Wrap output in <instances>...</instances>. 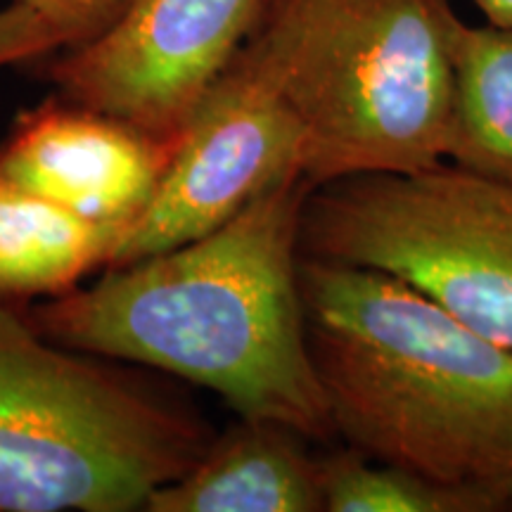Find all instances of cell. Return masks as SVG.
Returning <instances> with one entry per match:
<instances>
[{
    "label": "cell",
    "instance_id": "cell-4",
    "mask_svg": "<svg viewBox=\"0 0 512 512\" xmlns=\"http://www.w3.org/2000/svg\"><path fill=\"white\" fill-rule=\"evenodd\" d=\"M211 434L128 377L0 306V510L128 512L188 472Z\"/></svg>",
    "mask_w": 512,
    "mask_h": 512
},
{
    "label": "cell",
    "instance_id": "cell-8",
    "mask_svg": "<svg viewBox=\"0 0 512 512\" xmlns=\"http://www.w3.org/2000/svg\"><path fill=\"white\" fill-rule=\"evenodd\" d=\"M176 140L64 98L17 121L0 174L69 214L119 233L155 197Z\"/></svg>",
    "mask_w": 512,
    "mask_h": 512
},
{
    "label": "cell",
    "instance_id": "cell-2",
    "mask_svg": "<svg viewBox=\"0 0 512 512\" xmlns=\"http://www.w3.org/2000/svg\"><path fill=\"white\" fill-rule=\"evenodd\" d=\"M299 292L337 437L489 494L512 465V349L373 268L302 254Z\"/></svg>",
    "mask_w": 512,
    "mask_h": 512
},
{
    "label": "cell",
    "instance_id": "cell-5",
    "mask_svg": "<svg viewBox=\"0 0 512 512\" xmlns=\"http://www.w3.org/2000/svg\"><path fill=\"white\" fill-rule=\"evenodd\" d=\"M304 256L403 280L512 349V185L441 159L311 190Z\"/></svg>",
    "mask_w": 512,
    "mask_h": 512
},
{
    "label": "cell",
    "instance_id": "cell-9",
    "mask_svg": "<svg viewBox=\"0 0 512 512\" xmlns=\"http://www.w3.org/2000/svg\"><path fill=\"white\" fill-rule=\"evenodd\" d=\"M302 434L268 420L240 418L211 439L202 458L147 498L152 512H318L320 460Z\"/></svg>",
    "mask_w": 512,
    "mask_h": 512
},
{
    "label": "cell",
    "instance_id": "cell-1",
    "mask_svg": "<svg viewBox=\"0 0 512 512\" xmlns=\"http://www.w3.org/2000/svg\"><path fill=\"white\" fill-rule=\"evenodd\" d=\"M313 185L287 176L202 238L57 294L31 325L64 349L143 363L202 384L240 418L337 437L313 366L299 235Z\"/></svg>",
    "mask_w": 512,
    "mask_h": 512
},
{
    "label": "cell",
    "instance_id": "cell-14",
    "mask_svg": "<svg viewBox=\"0 0 512 512\" xmlns=\"http://www.w3.org/2000/svg\"><path fill=\"white\" fill-rule=\"evenodd\" d=\"M60 48L67 50V36L41 12L19 3H10V8L0 10V67L48 55Z\"/></svg>",
    "mask_w": 512,
    "mask_h": 512
},
{
    "label": "cell",
    "instance_id": "cell-7",
    "mask_svg": "<svg viewBox=\"0 0 512 512\" xmlns=\"http://www.w3.org/2000/svg\"><path fill=\"white\" fill-rule=\"evenodd\" d=\"M264 0H133L110 29L57 57L62 98L176 140L233 60Z\"/></svg>",
    "mask_w": 512,
    "mask_h": 512
},
{
    "label": "cell",
    "instance_id": "cell-12",
    "mask_svg": "<svg viewBox=\"0 0 512 512\" xmlns=\"http://www.w3.org/2000/svg\"><path fill=\"white\" fill-rule=\"evenodd\" d=\"M325 512H496L482 489L446 486L347 448L320 460Z\"/></svg>",
    "mask_w": 512,
    "mask_h": 512
},
{
    "label": "cell",
    "instance_id": "cell-3",
    "mask_svg": "<svg viewBox=\"0 0 512 512\" xmlns=\"http://www.w3.org/2000/svg\"><path fill=\"white\" fill-rule=\"evenodd\" d=\"M458 19L448 0H264L240 48L297 114L313 188L446 159Z\"/></svg>",
    "mask_w": 512,
    "mask_h": 512
},
{
    "label": "cell",
    "instance_id": "cell-6",
    "mask_svg": "<svg viewBox=\"0 0 512 512\" xmlns=\"http://www.w3.org/2000/svg\"><path fill=\"white\" fill-rule=\"evenodd\" d=\"M302 162L297 114L240 48L185 119L155 197L121 233L107 266L202 238L271 185L304 176Z\"/></svg>",
    "mask_w": 512,
    "mask_h": 512
},
{
    "label": "cell",
    "instance_id": "cell-15",
    "mask_svg": "<svg viewBox=\"0 0 512 512\" xmlns=\"http://www.w3.org/2000/svg\"><path fill=\"white\" fill-rule=\"evenodd\" d=\"M491 27L512 29V0H472Z\"/></svg>",
    "mask_w": 512,
    "mask_h": 512
},
{
    "label": "cell",
    "instance_id": "cell-10",
    "mask_svg": "<svg viewBox=\"0 0 512 512\" xmlns=\"http://www.w3.org/2000/svg\"><path fill=\"white\" fill-rule=\"evenodd\" d=\"M119 238L0 174V297L69 292L110 264Z\"/></svg>",
    "mask_w": 512,
    "mask_h": 512
},
{
    "label": "cell",
    "instance_id": "cell-11",
    "mask_svg": "<svg viewBox=\"0 0 512 512\" xmlns=\"http://www.w3.org/2000/svg\"><path fill=\"white\" fill-rule=\"evenodd\" d=\"M446 159L512 185V29L458 19Z\"/></svg>",
    "mask_w": 512,
    "mask_h": 512
},
{
    "label": "cell",
    "instance_id": "cell-16",
    "mask_svg": "<svg viewBox=\"0 0 512 512\" xmlns=\"http://www.w3.org/2000/svg\"><path fill=\"white\" fill-rule=\"evenodd\" d=\"M489 496L494 498L496 510H512V465L505 475L489 489Z\"/></svg>",
    "mask_w": 512,
    "mask_h": 512
},
{
    "label": "cell",
    "instance_id": "cell-13",
    "mask_svg": "<svg viewBox=\"0 0 512 512\" xmlns=\"http://www.w3.org/2000/svg\"><path fill=\"white\" fill-rule=\"evenodd\" d=\"M41 12L67 36V48L83 46L112 27L133 0H12Z\"/></svg>",
    "mask_w": 512,
    "mask_h": 512
}]
</instances>
